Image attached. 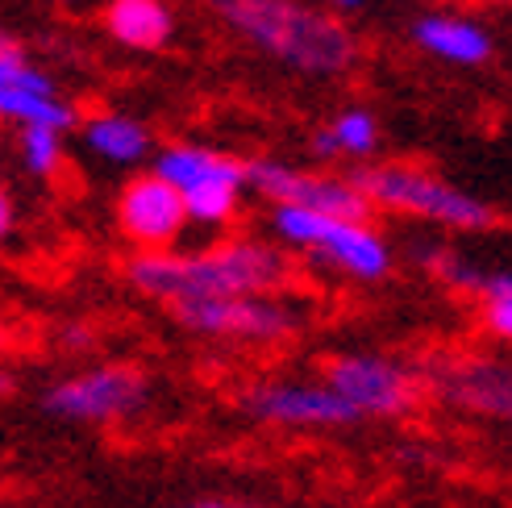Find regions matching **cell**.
Returning <instances> with one entry per match:
<instances>
[{"instance_id":"1","label":"cell","mask_w":512,"mask_h":508,"mask_svg":"<svg viewBox=\"0 0 512 508\" xmlns=\"http://www.w3.org/2000/svg\"><path fill=\"white\" fill-rule=\"evenodd\" d=\"M130 288L159 300H204V296H275L288 288L292 259L284 246L267 238H225L209 250L179 254V250H138L125 267Z\"/></svg>"},{"instance_id":"2","label":"cell","mask_w":512,"mask_h":508,"mask_svg":"<svg viewBox=\"0 0 512 508\" xmlns=\"http://www.w3.org/2000/svg\"><path fill=\"white\" fill-rule=\"evenodd\" d=\"M213 9L238 38L300 75L334 80L358 59V42L346 25L300 0H213Z\"/></svg>"},{"instance_id":"3","label":"cell","mask_w":512,"mask_h":508,"mask_svg":"<svg viewBox=\"0 0 512 508\" xmlns=\"http://www.w3.org/2000/svg\"><path fill=\"white\" fill-rule=\"evenodd\" d=\"M271 234L284 250H300L350 284H379L396 267V250L371 221L325 217L300 205H271Z\"/></svg>"},{"instance_id":"4","label":"cell","mask_w":512,"mask_h":508,"mask_svg":"<svg viewBox=\"0 0 512 508\" xmlns=\"http://www.w3.org/2000/svg\"><path fill=\"white\" fill-rule=\"evenodd\" d=\"M350 180L367 196L371 209L396 213V217H417L429 225H442V230L479 234L496 221L488 200L463 192L458 184L442 180L438 171L417 167V163H371L363 171H354Z\"/></svg>"},{"instance_id":"5","label":"cell","mask_w":512,"mask_h":508,"mask_svg":"<svg viewBox=\"0 0 512 508\" xmlns=\"http://www.w3.org/2000/svg\"><path fill=\"white\" fill-rule=\"evenodd\" d=\"M150 171L167 180L188 209V225L225 230L246 196V163L200 142H171L150 155Z\"/></svg>"},{"instance_id":"6","label":"cell","mask_w":512,"mask_h":508,"mask_svg":"<svg viewBox=\"0 0 512 508\" xmlns=\"http://www.w3.org/2000/svg\"><path fill=\"white\" fill-rule=\"evenodd\" d=\"M150 384L138 367L100 363L42 392V413L67 425H113L146 409Z\"/></svg>"},{"instance_id":"7","label":"cell","mask_w":512,"mask_h":508,"mask_svg":"<svg viewBox=\"0 0 512 508\" xmlns=\"http://www.w3.org/2000/svg\"><path fill=\"white\" fill-rule=\"evenodd\" d=\"M171 317L196 338L279 346L300 329V313L275 296H204L171 304Z\"/></svg>"},{"instance_id":"8","label":"cell","mask_w":512,"mask_h":508,"mask_svg":"<svg viewBox=\"0 0 512 508\" xmlns=\"http://www.w3.org/2000/svg\"><path fill=\"white\" fill-rule=\"evenodd\" d=\"M325 384L334 388L358 421H388V417H404L417 404L421 379L413 367H404L392 354H342L325 367Z\"/></svg>"},{"instance_id":"9","label":"cell","mask_w":512,"mask_h":508,"mask_svg":"<svg viewBox=\"0 0 512 508\" xmlns=\"http://www.w3.org/2000/svg\"><path fill=\"white\" fill-rule=\"evenodd\" d=\"M246 192L263 196L267 205H300V209H313L325 217H346V221H367L375 213L350 175L304 171V167L279 163V159L246 163Z\"/></svg>"},{"instance_id":"10","label":"cell","mask_w":512,"mask_h":508,"mask_svg":"<svg viewBox=\"0 0 512 508\" xmlns=\"http://www.w3.org/2000/svg\"><path fill=\"white\" fill-rule=\"evenodd\" d=\"M246 413L271 429H346L358 425L350 404L325 379H267L246 392Z\"/></svg>"},{"instance_id":"11","label":"cell","mask_w":512,"mask_h":508,"mask_svg":"<svg viewBox=\"0 0 512 508\" xmlns=\"http://www.w3.org/2000/svg\"><path fill=\"white\" fill-rule=\"evenodd\" d=\"M117 230L138 250H175L188 234V209L167 180L142 171L117 192Z\"/></svg>"},{"instance_id":"12","label":"cell","mask_w":512,"mask_h":508,"mask_svg":"<svg viewBox=\"0 0 512 508\" xmlns=\"http://www.w3.org/2000/svg\"><path fill=\"white\" fill-rule=\"evenodd\" d=\"M433 392L446 404L488 421H512V359L504 354H458L433 367Z\"/></svg>"},{"instance_id":"13","label":"cell","mask_w":512,"mask_h":508,"mask_svg":"<svg viewBox=\"0 0 512 508\" xmlns=\"http://www.w3.org/2000/svg\"><path fill=\"white\" fill-rule=\"evenodd\" d=\"M413 42L429 59L450 63V67H483L496 50L492 34L479 21L458 17V13H425L413 25Z\"/></svg>"},{"instance_id":"14","label":"cell","mask_w":512,"mask_h":508,"mask_svg":"<svg viewBox=\"0 0 512 508\" xmlns=\"http://www.w3.org/2000/svg\"><path fill=\"white\" fill-rule=\"evenodd\" d=\"M80 138L88 146V155L109 163V167H138L155 155V134L150 125L130 117V113H92L80 121Z\"/></svg>"},{"instance_id":"15","label":"cell","mask_w":512,"mask_h":508,"mask_svg":"<svg viewBox=\"0 0 512 508\" xmlns=\"http://www.w3.org/2000/svg\"><path fill=\"white\" fill-rule=\"evenodd\" d=\"M105 30L117 46L130 50H163L175 34V17L167 0H109Z\"/></svg>"},{"instance_id":"16","label":"cell","mask_w":512,"mask_h":508,"mask_svg":"<svg viewBox=\"0 0 512 508\" xmlns=\"http://www.w3.org/2000/svg\"><path fill=\"white\" fill-rule=\"evenodd\" d=\"M475 300H479L483 329H488L496 342L512 346V271L483 267L479 288H475Z\"/></svg>"},{"instance_id":"17","label":"cell","mask_w":512,"mask_h":508,"mask_svg":"<svg viewBox=\"0 0 512 508\" xmlns=\"http://www.w3.org/2000/svg\"><path fill=\"white\" fill-rule=\"evenodd\" d=\"M325 130H329V138H334V146H338V159H371L379 150V138H383L375 113L358 109V105L342 109L334 121L325 125Z\"/></svg>"},{"instance_id":"18","label":"cell","mask_w":512,"mask_h":508,"mask_svg":"<svg viewBox=\"0 0 512 508\" xmlns=\"http://www.w3.org/2000/svg\"><path fill=\"white\" fill-rule=\"evenodd\" d=\"M17 155L21 167L38 175V180H50L63 167V134L46 130V125H21L17 130Z\"/></svg>"},{"instance_id":"19","label":"cell","mask_w":512,"mask_h":508,"mask_svg":"<svg viewBox=\"0 0 512 508\" xmlns=\"http://www.w3.org/2000/svg\"><path fill=\"white\" fill-rule=\"evenodd\" d=\"M30 67V55H25V46L9 34H0V92L13 88L21 80V71Z\"/></svg>"},{"instance_id":"20","label":"cell","mask_w":512,"mask_h":508,"mask_svg":"<svg viewBox=\"0 0 512 508\" xmlns=\"http://www.w3.org/2000/svg\"><path fill=\"white\" fill-rule=\"evenodd\" d=\"M313 155H317V159H325V163H334V159H338V146H334V138H329L325 125L313 134Z\"/></svg>"},{"instance_id":"21","label":"cell","mask_w":512,"mask_h":508,"mask_svg":"<svg viewBox=\"0 0 512 508\" xmlns=\"http://www.w3.org/2000/svg\"><path fill=\"white\" fill-rule=\"evenodd\" d=\"M9 230H13V200L5 188H0V242L9 238Z\"/></svg>"},{"instance_id":"22","label":"cell","mask_w":512,"mask_h":508,"mask_svg":"<svg viewBox=\"0 0 512 508\" xmlns=\"http://www.w3.org/2000/svg\"><path fill=\"white\" fill-rule=\"evenodd\" d=\"M63 342H71V350H84V346L92 342V329H84V325H67V329H63Z\"/></svg>"},{"instance_id":"23","label":"cell","mask_w":512,"mask_h":508,"mask_svg":"<svg viewBox=\"0 0 512 508\" xmlns=\"http://www.w3.org/2000/svg\"><path fill=\"white\" fill-rule=\"evenodd\" d=\"M179 508H229L221 500H192V504H179Z\"/></svg>"},{"instance_id":"24","label":"cell","mask_w":512,"mask_h":508,"mask_svg":"<svg viewBox=\"0 0 512 508\" xmlns=\"http://www.w3.org/2000/svg\"><path fill=\"white\" fill-rule=\"evenodd\" d=\"M329 5H334V9H363L367 0H329Z\"/></svg>"},{"instance_id":"25","label":"cell","mask_w":512,"mask_h":508,"mask_svg":"<svg viewBox=\"0 0 512 508\" xmlns=\"http://www.w3.org/2000/svg\"><path fill=\"white\" fill-rule=\"evenodd\" d=\"M55 5H71L75 9V5H84V0H55Z\"/></svg>"},{"instance_id":"26","label":"cell","mask_w":512,"mask_h":508,"mask_svg":"<svg viewBox=\"0 0 512 508\" xmlns=\"http://www.w3.org/2000/svg\"><path fill=\"white\" fill-rule=\"evenodd\" d=\"M229 508H254V504H229Z\"/></svg>"}]
</instances>
